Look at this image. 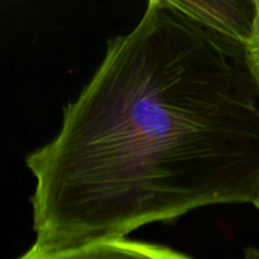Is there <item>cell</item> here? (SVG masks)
I'll return each instance as SVG.
<instances>
[{
  "label": "cell",
  "instance_id": "3",
  "mask_svg": "<svg viewBox=\"0 0 259 259\" xmlns=\"http://www.w3.org/2000/svg\"><path fill=\"white\" fill-rule=\"evenodd\" d=\"M15 259H194L168 247L126 238L101 240L52 253L27 252Z\"/></svg>",
  "mask_w": 259,
  "mask_h": 259
},
{
  "label": "cell",
  "instance_id": "1",
  "mask_svg": "<svg viewBox=\"0 0 259 259\" xmlns=\"http://www.w3.org/2000/svg\"><path fill=\"white\" fill-rule=\"evenodd\" d=\"M259 94L245 53L151 0L29 153L35 240L52 253L259 195Z\"/></svg>",
  "mask_w": 259,
  "mask_h": 259
},
{
  "label": "cell",
  "instance_id": "4",
  "mask_svg": "<svg viewBox=\"0 0 259 259\" xmlns=\"http://www.w3.org/2000/svg\"><path fill=\"white\" fill-rule=\"evenodd\" d=\"M245 60H247L248 68H249V72L254 80L259 94V12L254 33H253L252 39L248 43L247 50H245Z\"/></svg>",
  "mask_w": 259,
  "mask_h": 259
},
{
  "label": "cell",
  "instance_id": "6",
  "mask_svg": "<svg viewBox=\"0 0 259 259\" xmlns=\"http://www.w3.org/2000/svg\"><path fill=\"white\" fill-rule=\"evenodd\" d=\"M254 205H255V206H257V207H258V209H259V195H258L257 200H255V201H254Z\"/></svg>",
  "mask_w": 259,
  "mask_h": 259
},
{
  "label": "cell",
  "instance_id": "5",
  "mask_svg": "<svg viewBox=\"0 0 259 259\" xmlns=\"http://www.w3.org/2000/svg\"><path fill=\"white\" fill-rule=\"evenodd\" d=\"M243 259H259V249L257 248H247L244 250V258Z\"/></svg>",
  "mask_w": 259,
  "mask_h": 259
},
{
  "label": "cell",
  "instance_id": "2",
  "mask_svg": "<svg viewBox=\"0 0 259 259\" xmlns=\"http://www.w3.org/2000/svg\"><path fill=\"white\" fill-rule=\"evenodd\" d=\"M171 3L223 43L245 53L257 24L258 0H171Z\"/></svg>",
  "mask_w": 259,
  "mask_h": 259
}]
</instances>
